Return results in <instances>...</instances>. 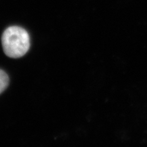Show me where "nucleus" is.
<instances>
[{
	"label": "nucleus",
	"mask_w": 147,
	"mask_h": 147,
	"mask_svg": "<svg viewBox=\"0 0 147 147\" xmlns=\"http://www.w3.org/2000/svg\"><path fill=\"white\" fill-rule=\"evenodd\" d=\"M2 44L6 55L12 58H21L29 49V34L22 27L10 26L2 34Z\"/></svg>",
	"instance_id": "1"
},
{
	"label": "nucleus",
	"mask_w": 147,
	"mask_h": 147,
	"mask_svg": "<svg viewBox=\"0 0 147 147\" xmlns=\"http://www.w3.org/2000/svg\"><path fill=\"white\" fill-rule=\"evenodd\" d=\"M9 84V78L7 73L0 69V93H2L7 88Z\"/></svg>",
	"instance_id": "2"
}]
</instances>
